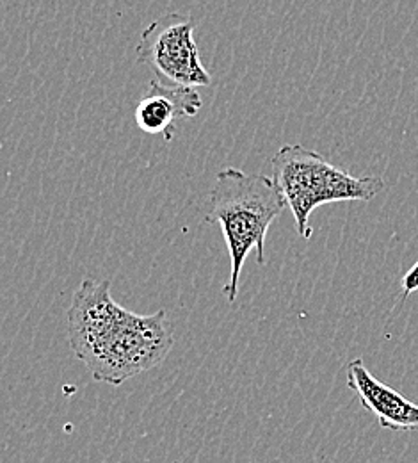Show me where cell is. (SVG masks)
Returning <instances> with one entry per match:
<instances>
[{
	"mask_svg": "<svg viewBox=\"0 0 418 463\" xmlns=\"http://www.w3.org/2000/svg\"><path fill=\"white\" fill-rule=\"evenodd\" d=\"M68 337L93 380L115 387L163 364L173 347L166 312L139 316L123 308L107 280H84L73 294Z\"/></svg>",
	"mask_w": 418,
	"mask_h": 463,
	"instance_id": "6da1fadb",
	"label": "cell"
},
{
	"mask_svg": "<svg viewBox=\"0 0 418 463\" xmlns=\"http://www.w3.org/2000/svg\"><path fill=\"white\" fill-rule=\"evenodd\" d=\"M285 207L287 200L273 176L237 168L216 175L207 222L221 227L228 246L230 280L223 289L228 303L237 299L240 273L251 250L256 248L258 264H265V235Z\"/></svg>",
	"mask_w": 418,
	"mask_h": 463,
	"instance_id": "7a4b0ae2",
	"label": "cell"
},
{
	"mask_svg": "<svg viewBox=\"0 0 418 463\" xmlns=\"http://www.w3.org/2000/svg\"><path fill=\"white\" fill-rule=\"evenodd\" d=\"M271 170L304 241L311 237L310 216L317 207L335 202H370L385 189L383 178L355 176L299 143L282 146L271 159Z\"/></svg>",
	"mask_w": 418,
	"mask_h": 463,
	"instance_id": "3957f363",
	"label": "cell"
},
{
	"mask_svg": "<svg viewBox=\"0 0 418 463\" xmlns=\"http://www.w3.org/2000/svg\"><path fill=\"white\" fill-rule=\"evenodd\" d=\"M194 29L196 22L189 13H168L153 20L141 33L137 61L166 84L209 88L212 77L200 59Z\"/></svg>",
	"mask_w": 418,
	"mask_h": 463,
	"instance_id": "277c9868",
	"label": "cell"
},
{
	"mask_svg": "<svg viewBox=\"0 0 418 463\" xmlns=\"http://www.w3.org/2000/svg\"><path fill=\"white\" fill-rule=\"evenodd\" d=\"M348 387L385 430L418 431V405L379 382L361 358L348 364Z\"/></svg>",
	"mask_w": 418,
	"mask_h": 463,
	"instance_id": "5b68a950",
	"label": "cell"
},
{
	"mask_svg": "<svg viewBox=\"0 0 418 463\" xmlns=\"http://www.w3.org/2000/svg\"><path fill=\"white\" fill-rule=\"evenodd\" d=\"M203 108V100L196 88L173 86L159 79L150 82L146 95L135 106L137 127L152 136H163L164 141L173 139L175 123L181 118H194Z\"/></svg>",
	"mask_w": 418,
	"mask_h": 463,
	"instance_id": "8992f818",
	"label": "cell"
},
{
	"mask_svg": "<svg viewBox=\"0 0 418 463\" xmlns=\"http://www.w3.org/2000/svg\"><path fill=\"white\" fill-rule=\"evenodd\" d=\"M418 290V260L417 264L404 275L403 279V298L406 299L412 292Z\"/></svg>",
	"mask_w": 418,
	"mask_h": 463,
	"instance_id": "52a82bcc",
	"label": "cell"
}]
</instances>
